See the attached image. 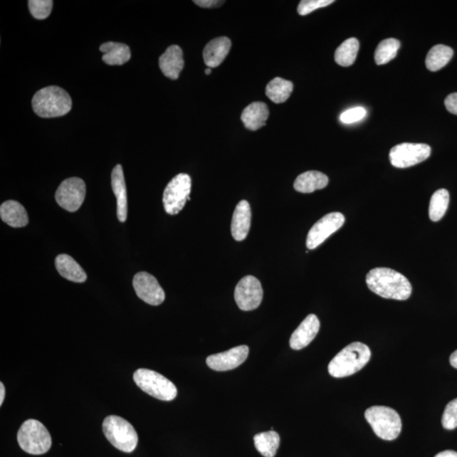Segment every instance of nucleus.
Wrapping results in <instances>:
<instances>
[{"label": "nucleus", "instance_id": "f257e3e1", "mask_svg": "<svg viewBox=\"0 0 457 457\" xmlns=\"http://www.w3.org/2000/svg\"><path fill=\"white\" fill-rule=\"evenodd\" d=\"M366 282L371 291L383 298L405 301L412 291L409 279L389 268H375L370 270Z\"/></svg>", "mask_w": 457, "mask_h": 457}, {"label": "nucleus", "instance_id": "f03ea898", "mask_svg": "<svg viewBox=\"0 0 457 457\" xmlns=\"http://www.w3.org/2000/svg\"><path fill=\"white\" fill-rule=\"evenodd\" d=\"M371 351L367 345L353 342L342 349L330 362L329 373L334 378L348 377L360 371L369 362Z\"/></svg>", "mask_w": 457, "mask_h": 457}, {"label": "nucleus", "instance_id": "7ed1b4c3", "mask_svg": "<svg viewBox=\"0 0 457 457\" xmlns=\"http://www.w3.org/2000/svg\"><path fill=\"white\" fill-rule=\"evenodd\" d=\"M31 105L40 117L55 118L68 114L73 107V100L64 89L51 86L36 93Z\"/></svg>", "mask_w": 457, "mask_h": 457}, {"label": "nucleus", "instance_id": "20e7f679", "mask_svg": "<svg viewBox=\"0 0 457 457\" xmlns=\"http://www.w3.org/2000/svg\"><path fill=\"white\" fill-rule=\"evenodd\" d=\"M364 416L376 436L382 440L394 441L400 436L402 427L401 416L391 407L372 406L366 410Z\"/></svg>", "mask_w": 457, "mask_h": 457}, {"label": "nucleus", "instance_id": "39448f33", "mask_svg": "<svg viewBox=\"0 0 457 457\" xmlns=\"http://www.w3.org/2000/svg\"><path fill=\"white\" fill-rule=\"evenodd\" d=\"M17 441L22 450L31 455H43L51 450L52 438L48 430L38 420L28 419L21 425Z\"/></svg>", "mask_w": 457, "mask_h": 457}, {"label": "nucleus", "instance_id": "423d86ee", "mask_svg": "<svg viewBox=\"0 0 457 457\" xmlns=\"http://www.w3.org/2000/svg\"><path fill=\"white\" fill-rule=\"evenodd\" d=\"M103 431L112 446L125 453H131L138 443L137 433L128 421L118 416H109L103 423Z\"/></svg>", "mask_w": 457, "mask_h": 457}, {"label": "nucleus", "instance_id": "0eeeda50", "mask_svg": "<svg viewBox=\"0 0 457 457\" xmlns=\"http://www.w3.org/2000/svg\"><path fill=\"white\" fill-rule=\"evenodd\" d=\"M133 379L142 392L158 400L170 401L177 396L176 385L155 371L137 369L133 374Z\"/></svg>", "mask_w": 457, "mask_h": 457}, {"label": "nucleus", "instance_id": "6e6552de", "mask_svg": "<svg viewBox=\"0 0 457 457\" xmlns=\"http://www.w3.org/2000/svg\"><path fill=\"white\" fill-rule=\"evenodd\" d=\"M191 177L187 174H179L165 187L163 204L165 212L176 215L182 211L187 200H190Z\"/></svg>", "mask_w": 457, "mask_h": 457}, {"label": "nucleus", "instance_id": "1a4fd4ad", "mask_svg": "<svg viewBox=\"0 0 457 457\" xmlns=\"http://www.w3.org/2000/svg\"><path fill=\"white\" fill-rule=\"evenodd\" d=\"M431 154V147L424 143H401L392 147L389 160L394 167L409 168L424 162Z\"/></svg>", "mask_w": 457, "mask_h": 457}, {"label": "nucleus", "instance_id": "9d476101", "mask_svg": "<svg viewBox=\"0 0 457 457\" xmlns=\"http://www.w3.org/2000/svg\"><path fill=\"white\" fill-rule=\"evenodd\" d=\"M86 196V184L82 179H66L58 187L56 194L57 204L69 212H75L83 205Z\"/></svg>", "mask_w": 457, "mask_h": 457}, {"label": "nucleus", "instance_id": "9b49d317", "mask_svg": "<svg viewBox=\"0 0 457 457\" xmlns=\"http://www.w3.org/2000/svg\"><path fill=\"white\" fill-rule=\"evenodd\" d=\"M263 290L261 283L252 275L241 279L235 289V300L237 306L243 311L257 309L262 303Z\"/></svg>", "mask_w": 457, "mask_h": 457}, {"label": "nucleus", "instance_id": "f8f14e48", "mask_svg": "<svg viewBox=\"0 0 457 457\" xmlns=\"http://www.w3.org/2000/svg\"><path fill=\"white\" fill-rule=\"evenodd\" d=\"M345 223L342 213H330L320 219L309 231L307 237V248L313 250L320 246L331 235L340 230Z\"/></svg>", "mask_w": 457, "mask_h": 457}, {"label": "nucleus", "instance_id": "ddd939ff", "mask_svg": "<svg viewBox=\"0 0 457 457\" xmlns=\"http://www.w3.org/2000/svg\"><path fill=\"white\" fill-rule=\"evenodd\" d=\"M133 288L137 297L152 306H159L165 299V293L154 275L146 272L138 273L133 279Z\"/></svg>", "mask_w": 457, "mask_h": 457}, {"label": "nucleus", "instance_id": "4468645a", "mask_svg": "<svg viewBox=\"0 0 457 457\" xmlns=\"http://www.w3.org/2000/svg\"><path fill=\"white\" fill-rule=\"evenodd\" d=\"M249 347L239 346L231 350L209 356L206 360L210 369L215 371H228L243 364L248 358Z\"/></svg>", "mask_w": 457, "mask_h": 457}, {"label": "nucleus", "instance_id": "2eb2a0df", "mask_svg": "<svg viewBox=\"0 0 457 457\" xmlns=\"http://www.w3.org/2000/svg\"><path fill=\"white\" fill-rule=\"evenodd\" d=\"M320 322L315 315L307 316L290 339V346L293 350H302L308 346L319 333Z\"/></svg>", "mask_w": 457, "mask_h": 457}, {"label": "nucleus", "instance_id": "dca6fc26", "mask_svg": "<svg viewBox=\"0 0 457 457\" xmlns=\"http://www.w3.org/2000/svg\"><path fill=\"white\" fill-rule=\"evenodd\" d=\"M251 219H252V211H251L248 201H241L236 205L234 214H233L231 221L233 238L237 241H241L246 238L250 231Z\"/></svg>", "mask_w": 457, "mask_h": 457}, {"label": "nucleus", "instance_id": "f3484780", "mask_svg": "<svg viewBox=\"0 0 457 457\" xmlns=\"http://www.w3.org/2000/svg\"><path fill=\"white\" fill-rule=\"evenodd\" d=\"M159 68L167 78L177 80L184 67L182 49L177 46H169L159 57Z\"/></svg>", "mask_w": 457, "mask_h": 457}, {"label": "nucleus", "instance_id": "a211bd4d", "mask_svg": "<svg viewBox=\"0 0 457 457\" xmlns=\"http://www.w3.org/2000/svg\"><path fill=\"white\" fill-rule=\"evenodd\" d=\"M231 41L227 37H219L210 41L204 49V60L209 68H215L225 61L230 53Z\"/></svg>", "mask_w": 457, "mask_h": 457}, {"label": "nucleus", "instance_id": "6ab92c4d", "mask_svg": "<svg viewBox=\"0 0 457 457\" xmlns=\"http://www.w3.org/2000/svg\"><path fill=\"white\" fill-rule=\"evenodd\" d=\"M111 186L116 199H117V217L120 222L127 219V194L123 169L117 164L111 174Z\"/></svg>", "mask_w": 457, "mask_h": 457}, {"label": "nucleus", "instance_id": "aec40b11", "mask_svg": "<svg viewBox=\"0 0 457 457\" xmlns=\"http://www.w3.org/2000/svg\"><path fill=\"white\" fill-rule=\"evenodd\" d=\"M270 110L266 103L254 102L249 105L241 114V122L250 131H257L266 125Z\"/></svg>", "mask_w": 457, "mask_h": 457}, {"label": "nucleus", "instance_id": "412c9836", "mask_svg": "<svg viewBox=\"0 0 457 457\" xmlns=\"http://www.w3.org/2000/svg\"><path fill=\"white\" fill-rule=\"evenodd\" d=\"M0 217L7 225L13 228H21L29 222L28 212L20 203L9 200L4 201L0 207Z\"/></svg>", "mask_w": 457, "mask_h": 457}, {"label": "nucleus", "instance_id": "4be33fe9", "mask_svg": "<svg viewBox=\"0 0 457 457\" xmlns=\"http://www.w3.org/2000/svg\"><path fill=\"white\" fill-rule=\"evenodd\" d=\"M56 266L57 271L66 280L75 283H83L87 280L88 276L83 268L69 255H58L56 258Z\"/></svg>", "mask_w": 457, "mask_h": 457}, {"label": "nucleus", "instance_id": "5701e85b", "mask_svg": "<svg viewBox=\"0 0 457 457\" xmlns=\"http://www.w3.org/2000/svg\"><path fill=\"white\" fill-rule=\"evenodd\" d=\"M329 184V178L320 172H304L295 179L294 188L302 194H312L317 190L324 189Z\"/></svg>", "mask_w": 457, "mask_h": 457}, {"label": "nucleus", "instance_id": "b1692460", "mask_svg": "<svg viewBox=\"0 0 457 457\" xmlns=\"http://www.w3.org/2000/svg\"><path fill=\"white\" fill-rule=\"evenodd\" d=\"M100 49L104 53L103 61L109 65H122L131 59V49L127 44L107 42L102 44Z\"/></svg>", "mask_w": 457, "mask_h": 457}, {"label": "nucleus", "instance_id": "393cba45", "mask_svg": "<svg viewBox=\"0 0 457 457\" xmlns=\"http://www.w3.org/2000/svg\"><path fill=\"white\" fill-rule=\"evenodd\" d=\"M293 91V83L290 80L275 78L268 83L266 87V95L275 104L285 103Z\"/></svg>", "mask_w": 457, "mask_h": 457}, {"label": "nucleus", "instance_id": "a878e982", "mask_svg": "<svg viewBox=\"0 0 457 457\" xmlns=\"http://www.w3.org/2000/svg\"><path fill=\"white\" fill-rule=\"evenodd\" d=\"M454 55L453 49L450 47L438 44L430 49L426 57L427 68L430 71L440 70L445 67Z\"/></svg>", "mask_w": 457, "mask_h": 457}, {"label": "nucleus", "instance_id": "bb28decb", "mask_svg": "<svg viewBox=\"0 0 457 457\" xmlns=\"http://www.w3.org/2000/svg\"><path fill=\"white\" fill-rule=\"evenodd\" d=\"M280 442V436L275 431L259 433L254 436L255 447L264 457H274Z\"/></svg>", "mask_w": 457, "mask_h": 457}, {"label": "nucleus", "instance_id": "cd10ccee", "mask_svg": "<svg viewBox=\"0 0 457 457\" xmlns=\"http://www.w3.org/2000/svg\"><path fill=\"white\" fill-rule=\"evenodd\" d=\"M359 51V42L355 38H351L340 44L336 49L335 61L340 66H351L355 62Z\"/></svg>", "mask_w": 457, "mask_h": 457}, {"label": "nucleus", "instance_id": "c85d7f7f", "mask_svg": "<svg viewBox=\"0 0 457 457\" xmlns=\"http://www.w3.org/2000/svg\"><path fill=\"white\" fill-rule=\"evenodd\" d=\"M450 194L446 189H440L434 192L430 200L429 218L434 222L440 221L447 211L449 205Z\"/></svg>", "mask_w": 457, "mask_h": 457}, {"label": "nucleus", "instance_id": "c756f323", "mask_svg": "<svg viewBox=\"0 0 457 457\" xmlns=\"http://www.w3.org/2000/svg\"><path fill=\"white\" fill-rule=\"evenodd\" d=\"M400 47L401 43L396 38L383 40L375 51L374 60L376 64L379 65H385L395 59Z\"/></svg>", "mask_w": 457, "mask_h": 457}, {"label": "nucleus", "instance_id": "7c9ffc66", "mask_svg": "<svg viewBox=\"0 0 457 457\" xmlns=\"http://www.w3.org/2000/svg\"><path fill=\"white\" fill-rule=\"evenodd\" d=\"M53 4L52 0H30L29 11L36 19L44 20L51 14Z\"/></svg>", "mask_w": 457, "mask_h": 457}, {"label": "nucleus", "instance_id": "2f4dec72", "mask_svg": "<svg viewBox=\"0 0 457 457\" xmlns=\"http://www.w3.org/2000/svg\"><path fill=\"white\" fill-rule=\"evenodd\" d=\"M443 427L452 430L457 427V398L448 403L442 416Z\"/></svg>", "mask_w": 457, "mask_h": 457}, {"label": "nucleus", "instance_id": "473e14b6", "mask_svg": "<svg viewBox=\"0 0 457 457\" xmlns=\"http://www.w3.org/2000/svg\"><path fill=\"white\" fill-rule=\"evenodd\" d=\"M334 0H303L300 2L298 12L300 16H307L317 9L329 6Z\"/></svg>", "mask_w": 457, "mask_h": 457}, {"label": "nucleus", "instance_id": "72a5a7b5", "mask_svg": "<svg viewBox=\"0 0 457 457\" xmlns=\"http://www.w3.org/2000/svg\"><path fill=\"white\" fill-rule=\"evenodd\" d=\"M366 115L367 111L364 107H356L343 112V113L340 115V122L344 124H352L360 122V120L365 117Z\"/></svg>", "mask_w": 457, "mask_h": 457}, {"label": "nucleus", "instance_id": "f704fd0d", "mask_svg": "<svg viewBox=\"0 0 457 457\" xmlns=\"http://www.w3.org/2000/svg\"><path fill=\"white\" fill-rule=\"evenodd\" d=\"M445 105L450 113L457 115V93H451L446 98Z\"/></svg>", "mask_w": 457, "mask_h": 457}, {"label": "nucleus", "instance_id": "c9c22d12", "mask_svg": "<svg viewBox=\"0 0 457 457\" xmlns=\"http://www.w3.org/2000/svg\"><path fill=\"white\" fill-rule=\"evenodd\" d=\"M194 3L196 6L203 8H216L221 6L225 1H219V0H195Z\"/></svg>", "mask_w": 457, "mask_h": 457}, {"label": "nucleus", "instance_id": "e433bc0d", "mask_svg": "<svg viewBox=\"0 0 457 457\" xmlns=\"http://www.w3.org/2000/svg\"><path fill=\"white\" fill-rule=\"evenodd\" d=\"M434 457H457V452L454 451H445L440 452Z\"/></svg>", "mask_w": 457, "mask_h": 457}, {"label": "nucleus", "instance_id": "4c0bfd02", "mask_svg": "<svg viewBox=\"0 0 457 457\" xmlns=\"http://www.w3.org/2000/svg\"><path fill=\"white\" fill-rule=\"evenodd\" d=\"M4 396H6V388H4V384L0 383V406H2Z\"/></svg>", "mask_w": 457, "mask_h": 457}, {"label": "nucleus", "instance_id": "58836bf2", "mask_svg": "<svg viewBox=\"0 0 457 457\" xmlns=\"http://www.w3.org/2000/svg\"><path fill=\"white\" fill-rule=\"evenodd\" d=\"M450 362L451 366L457 369V350L451 354Z\"/></svg>", "mask_w": 457, "mask_h": 457}, {"label": "nucleus", "instance_id": "ea45409f", "mask_svg": "<svg viewBox=\"0 0 457 457\" xmlns=\"http://www.w3.org/2000/svg\"><path fill=\"white\" fill-rule=\"evenodd\" d=\"M211 71H212V70H211V68L206 69V70H205V74H206V75H210V74H211Z\"/></svg>", "mask_w": 457, "mask_h": 457}]
</instances>
